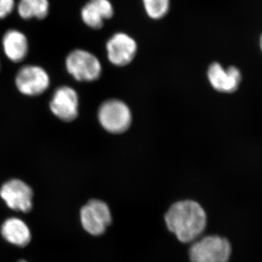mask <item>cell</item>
<instances>
[{
    "instance_id": "9c48e42d",
    "label": "cell",
    "mask_w": 262,
    "mask_h": 262,
    "mask_svg": "<svg viewBox=\"0 0 262 262\" xmlns=\"http://www.w3.org/2000/svg\"><path fill=\"white\" fill-rule=\"evenodd\" d=\"M53 115L62 121H74L79 113V97L77 91L70 86H61L55 91L50 102Z\"/></svg>"
},
{
    "instance_id": "4fadbf2b",
    "label": "cell",
    "mask_w": 262,
    "mask_h": 262,
    "mask_svg": "<svg viewBox=\"0 0 262 262\" xmlns=\"http://www.w3.org/2000/svg\"><path fill=\"white\" fill-rule=\"evenodd\" d=\"M1 233L10 244L24 247L31 241V232L28 226L20 219L10 218L2 225Z\"/></svg>"
},
{
    "instance_id": "ac0fdd59",
    "label": "cell",
    "mask_w": 262,
    "mask_h": 262,
    "mask_svg": "<svg viewBox=\"0 0 262 262\" xmlns=\"http://www.w3.org/2000/svg\"><path fill=\"white\" fill-rule=\"evenodd\" d=\"M0 69H1V61H0Z\"/></svg>"
},
{
    "instance_id": "7c38bea8",
    "label": "cell",
    "mask_w": 262,
    "mask_h": 262,
    "mask_svg": "<svg viewBox=\"0 0 262 262\" xmlns=\"http://www.w3.org/2000/svg\"><path fill=\"white\" fill-rule=\"evenodd\" d=\"M3 51L7 58L14 63L25 59L29 53V41L25 34L17 29H10L3 36Z\"/></svg>"
},
{
    "instance_id": "2e32d148",
    "label": "cell",
    "mask_w": 262,
    "mask_h": 262,
    "mask_svg": "<svg viewBox=\"0 0 262 262\" xmlns=\"http://www.w3.org/2000/svg\"><path fill=\"white\" fill-rule=\"evenodd\" d=\"M15 7V0H0V19L5 18L11 14Z\"/></svg>"
},
{
    "instance_id": "30bf717a",
    "label": "cell",
    "mask_w": 262,
    "mask_h": 262,
    "mask_svg": "<svg viewBox=\"0 0 262 262\" xmlns=\"http://www.w3.org/2000/svg\"><path fill=\"white\" fill-rule=\"evenodd\" d=\"M208 78L215 91L232 94L238 89L242 80V74L234 66L225 69L220 63L214 62L208 68Z\"/></svg>"
},
{
    "instance_id": "6da1fadb",
    "label": "cell",
    "mask_w": 262,
    "mask_h": 262,
    "mask_svg": "<svg viewBox=\"0 0 262 262\" xmlns=\"http://www.w3.org/2000/svg\"><path fill=\"white\" fill-rule=\"evenodd\" d=\"M165 220L169 230L184 244L198 239L207 225L206 211L199 203L190 200L172 205L165 213Z\"/></svg>"
},
{
    "instance_id": "ba28073f",
    "label": "cell",
    "mask_w": 262,
    "mask_h": 262,
    "mask_svg": "<svg viewBox=\"0 0 262 262\" xmlns=\"http://www.w3.org/2000/svg\"><path fill=\"white\" fill-rule=\"evenodd\" d=\"M106 49L108 61L117 67H124L135 58L138 45L126 33L117 32L108 39Z\"/></svg>"
},
{
    "instance_id": "8992f818",
    "label": "cell",
    "mask_w": 262,
    "mask_h": 262,
    "mask_svg": "<svg viewBox=\"0 0 262 262\" xmlns=\"http://www.w3.org/2000/svg\"><path fill=\"white\" fill-rule=\"evenodd\" d=\"M15 85L22 94L37 96L46 92L50 86L49 75L39 66L26 65L15 76Z\"/></svg>"
},
{
    "instance_id": "5bb4252c",
    "label": "cell",
    "mask_w": 262,
    "mask_h": 262,
    "mask_svg": "<svg viewBox=\"0 0 262 262\" xmlns=\"http://www.w3.org/2000/svg\"><path fill=\"white\" fill-rule=\"evenodd\" d=\"M49 10V0H19L17 6L19 16L24 20H42L48 16Z\"/></svg>"
},
{
    "instance_id": "8fae6325",
    "label": "cell",
    "mask_w": 262,
    "mask_h": 262,
    "mask_svg": "<svg viewBox=\"0 0 262 262\" xmlns=\"http://www.w3.org/2000/svg\"><path fill=\"white\" fill-rule=\"evenodd\" d=\"M115 9L110 0H89L81 10V18L88 27L101 29L105 21L113 18Z\"/></svg>"
},
{
    "instance_id": "52a82bcc",
    "label": "cell",
    "mask_w": 262,
    "mask_h": 262,
    "mask_svg": "<svg viewBox=\"0 0 262 262\" xmlns=\"http://www.w3.org/2000/svg\"><path fill=\"white\" fill-rule=\"evenodd\" d=\"M0 196L10 209L28 213L33 206V190L20 179H10L0 189Z\"/></svg>"
},
{
    "instance_id": "3957f363",
    "label": "cell",
    "mask_w": 262,
    "mask_h": 262,
    "mask_svg": "<svg viewBox=\"0 0 262 262\" xmlns=\"http://www.w3.org/2000/svg\"><path fill=\"white\" fill-rule=\"evenodd\" d=\"M98 117L101 126L114 134L125 132L132 122L130 108L118 99L104 101L98 110Z\"/></svg>"
},
{
    "instance_id": "277c9868",
    "label": "cell",
    "mask_w": 262,
    "mask_h": 262,
    "mask_svg": "<svg viewBox=\"0 0 262 262\" xmlns=\"http://www.w3.org/2000/svg\"><path fill=\"white\" fill-rule=\"evenodd\" d=\"M66 68L75 80L80 82H93L101 76V64L97 57L91 52L76 49L66 58Z\"/></svg>"
},
{
    "instance_id": "e0dca14e",
    "label": "cell",
    "mask_w": 262,
    "mask_h": 262,
    "mask_svg": "<svg viewBox=\"0 0 262 262\" xmlns=\"http://www.w3.org/2000/svg\"><path fill=\"white\" fill-rule=\"evenodd\" d=\"M259 46H260V48H261V51H262V34L261 35V37H260Z\"/></svg>"
},
{
    "instance_id": "d6986e66",
    "label": "cell",
    "mask_w": 262,
    "mask_h": 262,
    "mask_svg": "<svg viewBox=\"0 0 262 262\" xmlns=\"http://www.w3.org/2000/svg\"><path fill=\"white\" fill-rule=\"evenodd\" d=\"M19 262H27V261H19Z\"/></svg>"
},
{
    "instance_id": "9a60e30c",
    "label": "cell",
    "mask_w": 262,
    "mask_h": 262,
    "mask_svg": "<svg viewBox=\"0 0 262 262\" xmlns=\"http://www.w3.org/2000/svg\"><path fill=\"white\" fill-rule=\"evenodd\" d=\"M146 15L153 20H160L170 11V0H142Z\"/></svg>"
},
{
    "instance_id": "7a4b0ae2",
    "label": "cell",
    "mask_w": 262,
    "mask_h": 262,
    "mask_svg": "<svg viewBox=\"0 0 262 262\" xmlns=\"http://www.w3.org/2000/svg\"><path fill=\"white\" fill-rule=\"evenodd\" d=\"M232 246L228 239L218 235H208L193 242L189 248L192 262H228Z\"/></svg>"
},
{
    "instance_id": "5b68a950",
    "label": "cell",
    "mask_w": 262,
    "mask_h": 262,
    "mask_svg": "<svg viewBox=\"0 0 262 262\" xmlns=\"http://www.w3.org/2000/svg\"><path fill=\"white\" fill-rule=\"evenodd\" d=\"M82 227L94 236L104 233L112 223V214L108 205L100 200H91L80 211Z\"/></svg>"
}]
</instances>
